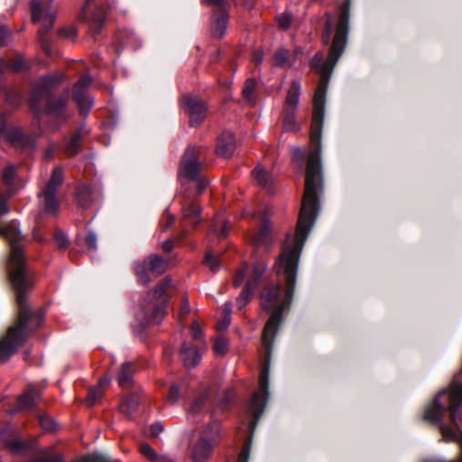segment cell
<instances>
[{
  "label": "cell",
  "mask_w": 462,
  "mask_h": 462,
  "mask_svg": "<svg viewBox=\"0 0 462 462\" xmlns=\"http://www.w3.org/2000/svg\"><path fill=\"white\" fill-rule=\"evenodd\" d=\"M63 81L64 75L62 73L47 74L39 78L32 89L28 98V106L32 111L38 112L41 110L43 102L51 96L52 91L61 85Z\"/></svg>",
  "instance_id": "obj_1"
},
{
  "label": "cell",
  "mask_w": 462,
  "mask_h": 462,
  "mask_svg": "<svg viewBox=\"0 0 462 462\" xmlns=\"http://www.w3.org/2000/svg\"><path fill=\"white\" fill-rule=\"evenodd\" d=\"M64 182V171L62 166H56L52 170L49 181L44 190L46 211L48 214L56 217L60 212L59 189Z\"/></svg>",
  "instance_id": "obj_2"
},
{
  "label": "cell",
  "mask_w": 462,
  "mask_h": 462,
  "mask_svg": "<svg viewBox=\"0 0 462 462\" xmlns=\"http://www.w3.org/2000/svg\"><path fill=\"white\" fill-rule=\"evenodd\" d=\"M183 108L189 113L190 128H198L205 120L209 107L208 104L194 95H185L182 98Z\"/></svg>",
  "instance_id": "obj_3"
},
{
  "label": "cell",
  "mask_w": 462,
  "mask_h": 462,
  "mask_svg": "<svg viewBox=\"0 0 462 462\" xmlns=\"http://www.w3.org/2000/svg\"><path fill=\"white\" fill-rule=\"evenodd\" d=\"M202 165L198 159L197 150L193 145L186 149L179 167V176L185 181H195L199 178Z\"/></svg>",
  "instance_id": "obj_4"
},
{
  "label": "cell",
  "mask_w": 462,
  "mask_h": 462,
  "mask_svg": "<svg viewBox=\"0 0 462 462\" xmlns=\"http://www.w3.org/2000/svg\"><path fill=\"white\" fill-rule=\"evenodd\" d=\"M92 78L85 75L81 78L72 87V98L77 105L79 112L87 116L93 105V98L88 95L89 87L92 85Z\"/></svg>",
  "instance_id": "obj_5"
},
{
  "label": "cell",
  "mask_w": 462,
  "mask_h": 462,
  "mask_svg": "<svg viewBox=\"0 0 462 462\" xmlns=\"http://www.w3.org/2000/svg\"><path fill=\"white\" fill-rule=\"evenodd\" d=\"M263 273H264V270L255 269L251 278L244 285L241 293H239L238 297L236 298V308L238 310L246 308L247 305L251 303L255 295L257 284L262 277Z\"/></svg>",
  "instance_id": "obj_6"
},
{
  "label": "cell",
  "mask_w": 462,
  "mask_h": 462,
  "mask_svg": "<svg viewBox=\"0 0 462 462\" xmlns=\"http://www.w3.org/2000/svg\"><path fill=\"white\" fill-rule=\"evenodd\" d=\"M181 362L187 370H193L202 361V354L198 346L185 341L181 346L179 351Z\"/></svg>",
  "instance_id": "obj_7"
},
{
  "label": "cell",
  "mask_w": 462,
  "mask_h": 462,
  "mask_svg": "<svg viewBox=\"0 0 462 462\" xmlns=\"http://www.w3.org/2000/svg\"><path fill=\"white\" fill-rule=\"evenodd\" d=\"M237 146L236 137L231 131L221 133L216 142L215 152L223 159H230L236 151Z\"/></svg>",
  "instance_id": "obj_8"
},
{
  "label": "cell",
  "mask_w": 462,
  "mask_h": 462,
  "mask_svg": "<svg viewBox=\"0 0 462 462\" xmlns=\"http://www.w3.org/2000/svg\"><path fill=\"white\" fill-rule=\"evenodd\" d=\"M73 198L81 210H90L94 204L95 200L92 186L86 183L79 184L73 191Z\"/></svg>",
  "instance_id": "obj_9"
},
{
  "label": "cell",
  "mask_w": 462,
  "mask_h": 462,
  "mask_svg": "<svg viewBox=\"0 0 462 462\" xmlns=\"http://www.w3.org/2000/svg\"><path fill=\"white\" fill-rule=\"evenodd\" d=\"M214 453V444L206 437H200L195 442L191 451V461L194 462H205L211 460Z\"/></svg>",
  "instance_id": "obj_10"
},
{
  "label": "cell",
  "mask_w": 462,
  "mask_h": 462,
  "mask_svg": "<svg viewBox=\"0 0 462 462\" xmlns=\"http://www.w3.org/2000/svg\"><path fill=\"white\" fill-rule=\"evenodd\" d=\"M230 21L229 12L220 8L216 10L211 16V34L215 39H221L226 34Z\"/></svg>",
  "instance_id": "obj_11"
},
{
  "label": "cell",
  "mask_w": 462,
  "mask_h": 462,
  "mask_svg": "<svg viewBox=\"0 0 462 462\" xmlns=\"http://www.w3.org/2000/svg\"><path fill=\"white\" fill-rule=\"evenodd\" d=\"M68 101H69V91L67 89L64 90L58 97H53L52 95H51L45 101V104L41 108L43 113L46 116L60 113L65 109Z\"/></svg>",
  "instance_id": "obj_12"
},
{
  "label": "cell",
  "mask_w": 462,
  "mask_h": 462,
  "mask_svg": "<svg viewBox=\"0 0 462 462\" xmlns=\"http://www.w3.org/2000/svg\"><path fill=\"white\" fill-rule=\"evenodd\" d=\"M279 298V292L277 284L275 282H270L267 283L262 289L259 297V304L264 312L269 313L271 312L276 303H277Z\"/></svg>",
  "instance_id": "obj_13"
},
{
  "label": "cell",
  "mask_w": 462,
  "mask_h": 462,
  "mask_svg": "<svg viewBox=\"0 0 462 462\" xmlns=\"http://www.w3.org/2000/svg\"><path fill=\"white\" fill-rule=\"evenodd\" d=\"M5 142L12 147L24 148L29 144V137L21 127H11L4 133Z\"/></svg>",
  "instance_id": "obj_14"
},
{
  "label": "cell",
  "mask_w": 462,
  "mask_h": 462,
  "mask_svg": "<svg viewBox=\"0 0 462 462\" xmlns=\"http://www.w3.org/2000/svg\"><path fill=\"white\" fill-rule=\"evenodd\" d=\"M141 405V397L138 393H130L124 396L119 403L118 409L121 414L128 418H134L139 413Z\"/></svg>",
  "instance_id": "obj_15"
},
{
  "label": "cell",
  "mask_w": 462,
  "mask_h": 462,
  "mask_svg": "<svg viewBox=\"0 0 462 462\" xmlns=\"http://www.w3.org/2000/svg\"><path fill=\"white\" fill-rule=\"evenodd\" d=\"M108 16V7L105 5H98L92 12L89 20V29L92 35H97L101 31Z\"/></svg>",
  "instance_id": "obj_16"
},
{
  "label": "cell",
  "mask_w": 462,
  "mask_h": 462,
  "mask_svg": "<svg viewBox=\"0 0 462 462\" xmlns=\"http://www.w3.org/2000/svg\"><path fill=\"white\" fill-rule=\"evenodd\" d=\"M291 163L293 172L298 177H301L304 173L306 163V151L302 146H293L291 151Z\"/></svg>",
  "instance_id": "obj_17"
},
{
  "label": "cell",
  "mask_w": 462,
  "mask_h": 462,
  "mask_svg": "<svg viewBox=\"0 0 462 462\" xmlns=\"http://www.w3.org/2000/svg\"><path fill=\"white\" fill-rule=\"evenodd\" d=\"M143 265L148 272L152 273L154 276H161L166 270L165 259L156 254H152L146 257Z\"/></svg>",
  "instance_id": "obj_18"
},
{
  "label": "cell",
  "mask_w": 462,
  "mask_h": 462,
  "mask_svg": "<svg viewBox=\"0 0 462 462\" xmlns=\"http://www.w3.org/2000/svg\"><path fill=\"white\" fill-rule=\"evenodd\" d=\"M301 96V84L297 81H293L288 89L287 94L285 97L286 111L295 112L297 108L299 100Z\"/></svg>",
  "instance_id": "obj_19"
},
{
  "label": "cell",
  "mask_w": 462,
  "mask_h": 462,
  "mask_svg": "<svg viewBox=\"0 0 462 462\" xmlns=\"http://www.w3.org/2000/svg\"><path fill=\"white\" fill-rule=\"evenodd\" d=\"M232 304L231 303H227L221 309V314L216 323V329L219 332H224L230 328L232 322Z\"/></svg>",
  "instance_id": "obj_20"
},
{
  "label": "cell",
  "mask_w": 462,
  "mask_h": 462,
  "mask_svg": "<svg viewBox=\"0 0 462 462\" xmlns=\"http://www.w3.org/2000/svg\"><path fill=\"white\" fill-rule=\"evenodd\" d=\"M231 347V340L225 335L216 337L212 342V350L217 357H224L228 354Z\"/></svg>",
  "instance_id": "obj_21"
},
{
  "label": "cell",
  "mask_w": 462,
  "mask_h": 462,
  "mask_svg": "<svg viewBox=\"0 0 462 462\" xmlns=\"http://www.w3.org/2000/svg\"><path fill=\"white\" fill-rule=\"evenodd\" d=\"M333 32V16L330 12H327L324 16L323 28L322 34V44L323 46H329Z\"/></svg>",
  "instance_id": "obj_22"
},
{
  "label": "cell",
  "mask_w": 462,
  "mask_h": 462,
  "mask_svg": "<svg viewBox=\"0 0 462 462\" xmlns=\"http://www.w3.org/2000/svg\"><path fill=\"white\" fill-rule=\"evenodd\" d=\"M134 375H135V370H134L133 363L132 362L124 363L118 371V385L120 386H124L129 382H133Z\"/></svg>",
  "instance_id": "obj_23"
},
{
  "label": "cell",
  "mask_w": 462,
  "mask_h": 462,
  "mask_svg": "<svg viewBox=\"0 0 462 462\" xmlns=\"http://www.w3.org/2000/svg\"><path fill=\"white\" fill-rule=\"evenodd\" d=\"M222 433V424L221 421H214L206 426L205 435L208 440H210L214 445L220 442Z\"/></svg>",
  "instance_id": "obj_24"
},
{
  "label": "cell",
  "mask_w": 462,
  "mask_h": 462,
  "mask_svg": "<svg viewBox=\"0 0 462 462\" xmlns=\"http://www.w3.org/2000/svg\"><path fill=\"white\" fill-rule=\"evenodd\" d=\"M211 387L207 388L203 392H201L199 396L193 399L190 404V413L193 415L200 414L205 407L206 403L211 396Z\"/></svg>",
  "instance_id": "obj_25"
},
{
  "label": "cell",
  "mask_w": 462,
  "mask_h": 462,
  "mask_svg": "<svg viewBox=\"0 0 462 462\" xmlns=\"http://www.w3.org/2000/svg\"><path fill=\"white\" fill-rule=\"evenodd\" d=\"M272 223L268 217H264L260 222V226L257 233V241L264 244L270 238L272 235Z\"/></svg>",
  "instance_id": "obj_26"
},
{
  "label": "cell",
  "mask_w": 462,
  "mask_h": 462,
  "mask_svg": "<svg viewBox=\"0 0 462 462\" xmlns=\"http://www.w3.org/2000/svg\"><path fill=\"white\" fill-rule=\"evenodd\" d=\"M236 398H237V394L235 388H228L224 395L221 397V402H220V407L222 411H229L236 404Z\"/></svg>",
  "instance_id": "obj_27"
},
{
  "label": "cell",
  "mask_w": 462,
  "mask_h": 462,
  "mask_svg": "<svg viewBox=\"0 0 462 462\" xmlns=\"http://www.w3.org/2000/svg\"><path fill=\"white\" fill-rule=\"evenodd\" d=\"M252 177L256 181L257 185L265 187L268 182V172L262 164L258 163L252 172Z\"/></svg>",
  "instance_id": "obj_28"
},
{
  "label": "cell",
  "mask_w": 462,
  "mask_h": 462,
  "mask_svg": "<svg viewBox=\"0 0 462 462\" xmlns=\"http://www.w3.org/2000/svg\"><path fill=\"white\" fill-rule=\"evenodd\" d=\"M36 397H37V391L35 389L26 391L25 394L18 398L19 406L24 409H31L32 407L36 405Z\"/></svg>",
  "instance_id": "obj_29"
},
{
  "label": "cell",
  "mask_w": 462,
  "mask_h": 462,
  "mask_svg": "<svg viewBox=\"0 0 462 462\" xmlns=\"http://www.w3.org/2000/svg\"><path fill=\"white\" fill-rule=\"evenodd\" d=\"M290 58V52L286 48L281 47L279 48L277 51L275 52L273 56V63L276 67L278 68H283L287 64L288 61Z\"/></svg>",
  "instance_id": "obj_30"
},
{
  "label": "cell",
  "mask_w": 462,
  "mask_h": 462,
  "mask_svg": "<svg viewBox=\"0 0 462 462\" xmlns=\"http://www.w3.org/2000/svg\"><path fill=\"white\" fill-rule=\"evenodd\" d=\"M29 9L32 23L34 25L38 24L41 21L43 16V5L41 2L39 0H32L29 5Z\"/></svg>",
  "instance_id": "obj_31"
},
{
  "label": "cell",
  "mask_w": 462,
  "mask_h": 462,
  "mask_svg": "<svg viewBox=\"0 0 462 462\" xmlns=\"http://www.w3.org/2000/svg\"><path fill=\"white\" fill-rule=\"evenodd\" d=\"M54 240L56 242L57 247L60 251H65L70 247V239L65 235V233L59 228H56L53 233Z\"/></svg>",
  "instance_id": "obj_32"
},
{
  "label": "cell",
  "mask_w": 462,
  "mask_h": 462,
  "mask_svg": "<svg viewBox=\"0 0 462 462\" xmlns=\"http://www.w3.org/2000/svg\"><path fill=\"white\" fill-rule=\"evenodd\" d=\"M81 142H82L81 132L74 134V136L72 137V139L70 140L69 144L66 146L65 154H66L67 157H72V156H74L75 154H77L79 148H80Z\"/></svg>",
  "instance_id": "obj_33"
},
{
  "label": "cell",
  "mask_w": 462,
  "mask_h": 462,
  "mask_svg": "<svg viewBox=\"0 0 462 462\" xmlns=\"http://www.w3.org/2000/svg\"><path fill=\"white\" fill-rule=\"evenodd\" d=\"M16 172L17 171H16L15 165H7L6 167L4 168L3 172H2V175H1L2 183L5 185H7V186L14 185L15 181H16Z\"/></svg>",
  "instance_id": "obj_34"
},
{
  "label": "cell",
  "mask_w": 462,
  "mask_h": 462,
  "mask_svg": "<svg viewBox=\"0 0 462 462\" xmlns=\"http://www.w3.org/2000/svg\"><path fill=\"white\" fill-rule=\"evenodd\" d=\"M39 423L42 429L47 432H55L59 430L58 421L51 418V416H42Z\"/></svg>",
  "instance_id": "obj_35"
},
{
  "label": "cell",
  "mask_w": 462,
  "mask_h": 462,
  "mask_svg": "<svg viewBox=\"0 0 462 462\" xmlns=\"http://www.w3.org/2000/svg\"><path fill=\"white\" fill-rule=\"evenodd\" d=\"M139 452L143 457L147 459L148 461H151V462H154L159 458L157 452L147 442H143V443L140 444Z\"/></svg>",
  "instance_id": "obj_36"
},
{
  "label": "cell",
  "mask_w": 462,
  "mask_h": 462,
  "mask_svg": "<svg viewBox=\"0 0 462 462\" xmlns=\"http://www.w3.org/2000/svg\"><path fill=\"white\" fill-rule=\"evenodd\" d=\"M257 83L256 79L254 78H249L244 83V86L242 89V96L245 99H251L253 96L255 95L256 90H257Z\"/></svg>",
  "instance_id": "obj_37"
},
{
  "label": "cell",
  "mask_w": 462,
  "mask_h": 462,
  "mask_svg": "<svg viewBox=\"0 0 462 462\" xmlns=\"http://www.w3.org/2000/svg\"><path fill=\"white\" fill-rule=\"evenodd\" d=\"M171 282H172V277H171V276H168V277L164 278L163 280H161V281L155 285V287L154 288L153 293H152V297L155 299V300L162 297L163 294H164L165 291H166V289L169 287Z\"/></svg>",
  "instance_id": "obj_38"
},
{
  "label": "cell",
  "mask_w": 462,
  "mask_h": 462,
  "mask_svg": "<svg viewBox=\"0 0 462 462\" xmlns=\"http://www.w3.org/2000/svg\"><path fill=\"white\" fill-rule=\"evenodd\" d=\"M247 268H248V266L246 262L242 263L241 265L236 268L233 276V281H232L234 287L238 288L241 285L242 282L246 277Z\"/></svg>",
  "instance_id": "obj_39"
},
{
  "label": "cell",
  "mask_w": 462,
  "mask_h": 462,
  "mask_svg": "<svg viewBox=\"0 0 462 462\" xmlns=\"http://www.w3.org/2000/svg\"><path fill=\"white\" fill-rule=\"evenodd\" d=\"M134 270H135V273H136V275L138 277L139 282L142 285L145 286V285H147L150 283L151 278L149 277L148 271L144 268L143 263L136 264L135 267H134Z\"/></svg>",
  "instance_id": "obj_40"
},
{
  "label": "cell",
  "mask_w": 462,
  "mask_h": 462,
  "mask_svg": "<svg viewBox=\"0 0 462 462\" xmlns=\"http://www.w3.org/2000/svg\"><path fill=\"white\" fill-rule=\"evenodd\" d=\"M277 21L278 26H279V28L281 30L287 31L288 29H290V27L292 26L293 15H292L291 12H288V11L287 12H283V13L280 14L277 16Z\"/></svg>",
  "instance_id": "obj_41"
},
{
  "label": "cell",
  "mask_w": 462,
  "mask_h": 462,
  "mask_svg": "<svg viewBox=\"0 0 462 462\" xmlns=\"http://www.w3.org/2000/svg\"><path fill=\"white\" fill-rule=\"evenodd\" d=\"M6 449L14 454H22L28 450L26 442H21L18 440L9 441L6 443Z\"/></svg>",
  "instance_id": "obj_42"
},
{
  "label": "cell",
  "mask_w": 462,
  "mask_h": 462,
  "mask_svg": "<svg viewBox=\"0 0 462 462\" xmlns=\"http://www.w3.org/2000/svg\"><path fill=\"white\" fill-rule=\"evenodd\" d=\"M324 53L323 51H317L314 56L311 58L310 62H309V65H310V68L312 70H314L316 72H319L323 66L324 63Z\"/></svg>",
  "instance_id": "obj_43"
},
{
  "label": "cell",
  "mask_w": 462,
  "mask_h": 462,
  "mask_svg": "<svg viewBox=\"0 0 462 462\" xmlns=\"http://www.w3.org/2000/svg\"><path fill=\"white\" fill-rule=\"evenodd\" d=\"M8 67L11 72L14 73H19L22 72L25 67V61L23 57L21 56L20 54H16V56H14V58L9 62Z\"/></svg>",
  "instance_id": "obj_44"
},
{
  "label": "cell",
  "mask_w": 462,
  "mask_h": 462,
  "mask_svg": "<svg viewBox=\"0 0 462 462\" xmlns=\"http://www.w3.org/2000/svg\"><path fill=\"white\" fill-rule=\"evenodd\" d=\"M57 35L62 38H73L78 36L77 27L75 26H64L58 29Z\"/></svg>",
  "instance_id": "obj_45"
},
{
  "label": "cell",
  "mask_w": 462,
  "mask_h": 462,
  "mask_svg": "<svg viewBox=\"0 0 462 462\" xmlns=\"http://www.w3.org/2000/svg\"><path fill=\"white\" fill-rule=\"evenodd\" d=\"M10 38L11 32L9 27L5 25L0 26V48L6 46Z\"/></svg>",
  "instance_id": "obj_46"
},
{
  "label": "cell",
  "mask_w": 462,
  "mask_h": 462,
  "mask_svg": "<svg viewBox=\"0 0 462 462\" xmlns=\"http://www.w3.org/2000/svg\"><path fill=\"white\" fill-rule=\"evenodd\" d=\"M98 400V388L96 386H92L89 391H88L87 396H86V406L90 408L95 406L96 402Z\"/></svg>",
  "instance_id": "obj_47"
},
{
  "label": "cell",
  "mask_w": 462,
  "mask_h": 462,
  "mask_svg": "<svg viewBox=\"0 0 462 462\" xmlns=\"http://www.w3.org/2000/svg\"><path fill=\"white\" fill-rule=\"evenodd\" d=\"M190 336L192 339H199L202 337L203 335V329L201 328L199 322L193 321L190 329Z\"/></svg>",
  "instance_id": "obj_48"
},
{
  "label": "cell",
  "mask_w": 462,
  "mask_h": 462,
  "mask_svg": "<svg viewBox=\"0 0 462 462\" xmlns=\"http://www.w3.org/2000/svg\"><path fill=\"white\" fill-rule=\"evenodd\" d=\"M180 396V388L179 386L176 385H173L170 387L169 395H168V401L171 404H175L177 402Z\"/></svg>",
  "instance_id": "obj_49"
},
{
  "label": "cell",
  "mask_w": 462,
  "mask_h": 462,
  "mask_svg": "<svg viewBox=\"0 0 462 462\" xmlns=\"http://www.w3.org/2000/svg\"><path fill=\"white\" fill-rule=\"evenodd\" d=\"M165 430V426L163 425L162 422L160 421H155L153 424H151V426L149 428V431H150V435L152 437H158L161 432Z\"/></svg>",
  "instance_id": "obj_50"
},
{
  "label": "cell",
  "mask_w": 462,
  "mask_h": 462,
  "mask_svg": "<svg viewBox=\"0 0 462 462\" xmlns=\"http://www.w3.org/2000/svg\"><path fill=\"white\" fill-rule=\"evenodd\" d=\"M86 244L92 250L97 249V236L94 232H90L86 236Z\"/></svg>",
  "instance_id": "obj_51"
},
{
  "label": "cell",
  "mask_w": 462,
  "mask_h": 462,
  "mask_svg": "<svg viewBox=\"0 0 462 462\" xmlns=\"http://www.w3.org/2000/svg\"><path fill=\"white\" fill-rule=\"evenodd\" d=\"M231 231V222L229 220H225L222 226H221V232H220V237L221 239H225L230 234Z\"/></svg>",
  "instance_id": "obj_52"
},
{
  "label": "cell",
  "mask_w": 462,
  "mask_h": 462,
  "mask_svg": "<svg viewBox=\"0 0 462 462\" xmlns=\"http://www.w3.org/2000/svg\"><path fill=\"white\" fill-rule=\"evenodd\" d=\"M7 129V119L5 114L0 112V136L4 135Z\"/></svg>",
  "instance_id": "obj_53"
},
{
  "label": "cell",
  "mask_w": 462,
  "mask_h": 462,
  "mask_svg": "<svg viewBox=\"0 0 462 462\" xmlns=\"http://www.w3.org/2000/svg\"><path fill=\"white\" fill-rule=\"evenodd\" d=\"M174 247H175V243L172 240V239H167L164 242L163 246H162V249L163 251L165 252V253H171V252L174 250Z\"/></svg>",
  "instance_id": "obj_54"
},
{
  "label": "cell",
  "mask_w": 462,
  "mask_h": 462,
  "mask_svg": "<svg viewBox=\"0 0 462 462\" xmlns=\"http://www.w3.org/2000/svg\"><path fill=\"white\" fill-rule=\"evenodd\" d=\"M257 0H242L243 7L247 11H251L257 5Z\"/></svg>",
  "instance_id": "obj_55"
},
{
  "label": "cell",
  "mask_w": 462,
  "mask_h": 462,
  "mask_svg": "<svg viewBox=\"0 0 462 462\" xmlns=\"http://www.w3.org/2000/svg\"><path fill=\"white\" fill-rule=\"evenodd\" d=\"M63 458L60 457V455H51V457H41L37 458L36 461L37 462H58V461H62Z\"/></svg>",
  "instance_id": "obj_56"
},
{
  "label": "cell",
  "mask_w": 462,
  "mask_h": 462,
  "mask_svg": "<svg viewBox=\"0 0 462 462\" xmlns=\"http://www.w3.org/2000/svg\"><path fill=\"white\" fill-rule=\"evenodd\" d=\"M263 58H264V51L262 50H257L253 54V61L257 64H260L262 62Z\"/></svg>",
  "instance_id": "obj_57"
},
{
  "label": "cell",
  "mask_w": 462,
  "mask_h": 462,
  "mask_svg": "<svg viewBox=\"0 0 462 462\" xmlns=\"http://www.w3.org/2000/svg\"><path fill=\"white\" fill-rule=\"evenodd\" d=\"M214 260V255L213 253L211 251L206 252L205 255H204V258L202 260V264L203 265H207V266H210L211 263Z\"/></svg>",
  "instance_id": "obj_58"
},
{
  "label": "cell",
  "mask_w": 462,
  "mask_h": 462,
  "mask_svg": "<svg viewBox=\"0 0 462 462\" xmlns=\"http://www.w3.org/2000/svg\"><path fill=\"white\" fill-rule=\"evenodd\" d=\"M174 222H175V216L170 215L169 217H168V219H167V221L165 222L163 231H166L167 230H169L170 227L174 224Z\"/></svg>",
  "instance_id": "obj_59"
},
{
  "label": "cell",
  "mask_w": 462,
  "mask_h": 462,
  "mask_svg": "<svg viewBox=\"0 0 462 462\" xmlns=\"http://www.w3.org/2000/svg\"><path fill=\"white\" fill-rule=\"evenodd\" d=\"M220 267H221L220 263H219L218 260H215V259H214V260L211 263V265H210V269H211V272H218V270L220 269Z\"/></svg>",
  "instance_id": "obj_60"
},
{
  "label": "cell",
  "mask_w": 462,
  "mask_h": 462,
  "mask_svg": "<svg viewBox=\"0 0 462 462\" xmlns=\"http://www.w3.org/2000/svg\"><path fill=\"white\" fill-rule=\"evenodd\" d=\"M53 151H54V147H51V146H50V147H48V148L46 149V154H45V158H46V160L52 159L53 154H54Z\"/></svg>",
  "instance_id": "obj_61"
},
{
  "label": "cell",
  "mask_w": 462,
  "mask_h": 462,
  "mask_svg": "<svg viewBox=\"0 0 462 462\" xmlns=\"http://www.w3.org/2000/svg\"><path fill=\"white\" fill-rule=\"evenodd\" d=\"M222 2H223V0H206V3L208 5H217V6L221 5Z\"/></svg>",
  "instance_id": "obj_62"
},
{
  "label": "cell",
  "mask_w": 462,
  "mask_h": 462,
  "mask_svg": "<svg viewBox=\"0 0 462 462\" xmlns=\"http://www.w3.org/2000/svg\"><path fill=\"white\" fill-rule=\"evenodd\" d=\"M206 186H207V185H206L205 180H203V179H202V180L200 181V185H198V190L200 191V192H201V191H203L204 189L206 188Z\"/></svg>",
  "instance_id": "obj_63"
},
{
  "label": "cell",
  "mask_w": 462,
  "mask_h": 462,
  "mask_svg": "<svg viewBox=\"0 0 462 462\" xmlns=\"http://www.w3.org/2000/svg\"><path fill=\"white\" fill-rule=\"evenodd\" d=\"M0 86H1V80H0Z\"/></svg>",
  "instance_id": "obj_64"
}]
</instances>
